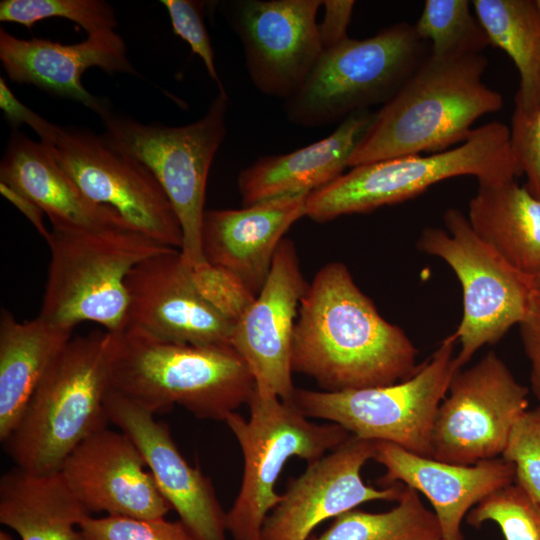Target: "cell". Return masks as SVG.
I'll return each mask as SVG.
<instances>
[{
	"mask_svg": "<svg viewBox=\"0 0 540 540\" xmlns=\"http://www.w3.org/2000/svg\"><path fill=\"white\" fill-rule=\"evenodd\" d=\"M528 393L493 351L459 371L437 411L431 458L473 465L502 455L514 424L528 409Z\"/></svg>",
	"mask_w": 540,
	"mask_h": 540,
	"instance_id": "7c38bea8",
	"label": "cell"
},
{
	"mask_svg": "<svg viewBox=\"0 0 540 540\" xmlns=\"http://www.w3.org/2000/svg\"><path fill=\"white\" fill-rule=\"evenodd\" d=\"M46 242L50 262L38 316L70 329L91 321L112 333L127 326L130 271L171 248L135 230L119 228L52 229Z\"/></svg>",
	"mask_w": 540,
	"mask_h": 540,
	"instance_id": "8992f818",
	"label": "cell"
},
{
	"mask_svg": "<svg viewBox=\"0 0 540 540\" xmlns=\"http://www.w3.org/2000/svg\"><path fill=\"white\" fill-rule=\"evenodd\" d=\"M509 131L519 174L526 176L524 187L540 199V108L528 115L513 112Z\"/></svg>",
	"mask_w": 540,
	"mask_h": 540,
	"instance_id": "8d00e7d4",
	"label": "cell"
},
{
	"mask_svg": "<svg viewBox=\"0 0 540 540\" xmlns=\"http://www.w3.org/2000/svg\"><path fill=\"white\" fill-rule=\"evenodd\" d=\"M501 457L514 465V484L540 503V405L516 421Z\"/></svg>",
	"mask_w": 540,
	"mask_h": 540,
	"instance_id": "d6a6232c",
	"label": "cell"
},
{
	"mask_svg": "<svg viewBox=\"0 0 540 540\" xmlns=\"http://www.w3.org/2000/svg\"><path fill=\"white\" fill-rule=\"evenodd\" d=\"M474 13L492 45L502 49L519 73L514 112L540 108V14L535 0H473Z\"/></svg>",
	"mask_w": 540,
	"mask_h": 540,
	"instance_id": "83f0119b",
	"label": "cell"
},
{
	"mask_svg": "<svg viewBox=\"0 0 540 540\" xmlns=\"http://www.w3.org/2000/svg\"><path fill=\"white\" fill-rule=\"evenodd\" d=\"M105 409L109 423L135 444L160 493L195 540H227V512L210 478L185 460L168 426L111 388Z\"/></svg>",
	"mask_w": 540,
	"mask_h": 540,
	"instance_id": "ac0fdd59",
	"label": "cell"
},
{
	"mask_svg": "<svg viewBox=\"0 0 540 540\" xmlns=\"http://www.w3.org/2000/svg\"><path fill=\"white\" fill-rule=\"evenodd\" d=\"M190 270L201 295L233 325L257 296L235 274L207 261L190 267Z\"/></svg>",
	"mask_w": 540,
	"mask_h": 540,
	"instance_id": "e575fe53",
	"label": "cell"
},
{
	"mask_svg": "<svg viewBox=\"0 0 540 540\" xmlns=\"http://www.w3.org/2000/svg\"><path fill=\"white\" fill-rule=\"evenodd\" d=\"M487 521L499 527L505 540H540V503L514 483L494 492L467 514L473 527Z\"/></svg>",
	"mask_w": 540,
	"mask_h": 540,
	"instance_id": "1f68e13d",
	"label": "cell"
},
{
	"mask_svg": "<svg viewBox=\"0 0 540 540\" xmlns=\"http://www.w3.org/2000/svg\"><path fill=\"white\" fill-rule=\"evenodd\" d=\"M475 234L522 274L540 273V199L515 179L479 183L468 205Z\"/></svg>",
	"mask_w": 540,
	"mask_h": 540,
	"instance_id": "484cf974",
	"label": "cell"
},
{
	"mask_svg": "<svg viewBox=\"0 0 540 540\" xmlns=\"http://www.w3.org/2000/svg\"><path fill=\"white\" fill-rule=\"evenodd\" d=\"M228 101L226 92H218L199 120L182 126L141 123L111 111L101 118L102 140L143 163L167 195L182 228L180 252L189 267L206 261L201 246L206 184L226 135Z\"/></svg>",
	"mask_w": 540,
	"mask_h": 540,
	"instance_id": "9c48e42d",
	"label": "cell"
},
{
	"mask_svg": "<svg viewBox=\"0 0 540 540\" xmlns=\"http://www.w3.org/2000/svg\"><path fill=\"white\" fill-rule=\"evenodd\" d=\"M308 195H287L241 209L205 210L201 228L205 260L232 272L258 295L285 233L305 216Z\"/></svg>",
	"mask_w": 540,
	"mask_h": 540,
	"instance_id": "7402d4cb",
	"label": "cell"
},
{
	"mask_svg": "<svg viewBox=\"0 0 540 540\" xmlns=\"http://www.w3.org/2000/svg\"><path fill=\"white\" fill-rule=\"evenodd\" d=\"M0 108L12 127L25 124L37 133L46 147L51 148L55 144L62 126L49 122L24 105L11 91L4 77H0Z\"/></svg>",
	"mask_w": 540,
	"mask_h": 540,
	"instance_id": "f35d334b",
	"label": "cell"
},
{
	"mask_svg": "<svg viewBox=\"0 0 540 540\" xmlns=\"http://www.w3.org/2000/svg\"><path fill=\"white\" fill-rule=\"evenodd\" d=\"M82 540H195L180 521L125 516H87L80 524Z\"/></svg>",
	"mask_w": 540,
	"mask_h": 540,
	"instance_id": "836d02e7",
	"label": "cell"
},
{
	"mask_svg": "<svg viewBox=\"0 0 540 540\" xmlns=\"http://www.w3.org/2000/svg\"><path fill=\"white\" fill-rule=\"evenodd\" d=\"M373 460L385 468L384 486L401 482L431 503L442 540H463L466 514L494 492L514 483L515 468L502 457L461 465L412 453L398 445L375 441Z\"/></svg>",
	"mask_w": 540,
	"mask_h": 540,
	"instance_id": "44dd1931",
	"label": "cell"
},
{
	"mask_svg": "<svg viewBox=\"0 0 540 540\" xmlns=\"http://www.w3.org/2000/svg\"><path fill=\"white\" fill-rule=\"evenodd\" d=\"M0 181L39 205L53 230L131 229L114 209L89 199L44 144L17 130L11 133L1 159Z\"/></svg>",
	"mask_w": 540,
	"mask_h": 540,
	"instance_id": "603a6c76",
	"label": "cell"
},
{
	"mask_svg": "<svg viewBox=\"0 0 540 540\" xmlns=\"http://www.w3.org/2000/svg\"><path fill=\"white\" fill-rule=\"evenodd\" d=\"M48 149L89 199L114 209L131 229L181 250L183 232L175 210L143 163L83 128L61 127Z\"/></svg>",
	"mask_w": 540,
	"mask_h": 540,
	"instance_id": "4fadbf2b",
	"label": "cell"
},
{
	"mask_svg": "<svg viewBox=\"0 0 540 540\" xmlns=\"http://www.w3.org/2000/svg\"><path fill=\"white\" fill-rule=\"evenodd\" d=\"M524 352L530 362V383L540 401V273L531 277L528 311L519 325Z\"/></svg>",
	"mask_w": 540,
	"mask_h": 540,
	"instance_id": "74e56055",
	"label": "cell"
},
{
	"mask_svg": "<svg viewBox=\"0 0 540 540\" xmlns=\"http://www.w3.org/2000/svg\"><path fill=\"white\" fill-rule=\"evenodd\" d=\"M308 285L294 243L284 238L262 289L233 326L231 347L248 365L256 389L282 400H291L296 389L291 345L299 304Z\"/></svg>",
	"mask_w": 540,
	"mask_h": 540,
	"instance_id": "e0dca14e",
	"label": "cell"
},
{
	"mask_svg": "<svg viewBox=\"0 0 540 540\" xmlns=\"http://www.w3.org/2000/svg\"><path fill=\"white\" fill-rule=\"evenodd\" d=\"M418 350L388 322L338 261L323 266L298 308L291 345L293 372L323 391L391 385L419 368Z\"/></svg>",
	"mask_w": 540,
	"mask_h": 540,
	"instance_id": "6da1fadb",
	"label": "cell"
},
{
	"mask_svg": "<svg viewBox=\"0 0 540 540\" xmlns=\"http://www.w3.org/2000/svg\"><path fill=\"white\" fill-rule=\"evenodd\" d=\"M0 61L11 81L79 102L101 118L110 109L84 87L83 73L99 67L108 73L137 74L123 39L112 29L89 34L78 43L63 44L35 37L17 38L1 28Z\"/></svg>",
	"mask_w": 540,
	"mask_h": 540,
	"instance_id": "ffe728a7",
	"label": "cell"
},
{
	"mask_svg": "<svg viewBox=\"0 0 540 540\" xmlns=\"http://www.w3.org/2000/svg\"><path fill=\"white\" fill-rule=\"evenodd\" d=\"M453 333L408 379L386 386L340 392L296 388L294 404L308 418L340 425L352 436L384 441L431 457L437 411L460 371Z\"/></svg>",
	"mask_w": 540,
	"mask_h": 540,
	"instance_id": "30bf717a",
	"label": "cell"
},
{
	"mask_svg": "<svg viewBox=\"0 0 540 540\" xmlns=\"http://www.w3.org/2000/svg\"><path fill=\"white\" fill-rule=\"evenodd\" d=\"M111 389L154 415L179 405L199 419L225 421L256 385L230 345L166 342L127 326L112 333Z\"/></svg>",
	"mask_w": 540,
	"mask_h": 540,
	"instance_id": "3957f363",
	"label": "cell"
},
{
	"mask_svg": "<svg viewBox=\"0 0 540 540\" xmlns=\"http://www.w3.org/2000/svg\"><path fill=\"white\" fill-rule=\"evenodd\" d=\"M0 193L11 204H13L32 223L39 234L47 241L50 237L49 231L44 223V211L31 198L15 189L14 187L0 181Z\"/></svg>",
	"mask_w": 540,
	"mask_h": 540,
	"instance_id": "60d3db41",
	"label": "cell"
},
{
	"mask_svg": "<svg viewBox=\"0 0 540 540\" xmlns=\"http://www.w3.org/2000/svg\"><path fill=\"white\" fill-rule=\"evenodd\" d=\"M111 359L108 331L68 341L1 442L16 467L39 474L58 472L84 439L107 427Z\"/></svg>",
	"mask_w": 540,
	"mask_h": 540,
	"instance_id": "277c9868",
	"label": "cell"
},
{
	"mask_svg": "<svg viewBox=\"0 0 540 540\" xmlns=\"http://www.w3.org/2000/svg\"><path fill=\"white\" fill-rule=\"evenodd\" d=\"M324 15L318 22L319 35L323 50L332 48L348 39L347 29L350 24L355 1L325 0Z\"/></svg>",
	"mask_w": 540,
	"mask_h": 540,
	"instance_id": "ab89813d",
	"label": "cell"
},
{
	"mask_svg": "<svg viewBox=\"0 0 540 540\" xmlns=\"http://www.w3.org/2000/svg\"><path fill=\"white\" fill-rule=\"evenodd\" d=\"M443 221L446 230L421 231L417 248L444 261L460 282L463 310L453 335L460 343L456 363L461 369L480 348L497 343L524 321L531 277L482 241L460 210H446Z\"/></svg>",
	"mask_w": 540,
	"mask_h": 540,
	"instance_id": "8fae6325",
	"label": "cell"
},
{
	"mask_svg": "<svg viewBox=\"0 0 540 540\" xmlns=\"http://www.w3.org/2000/svg\"><path fill=\"white\" fill-rule=\"evenodd\" d=\"M167 9L173 32L186 41L198 55L219 92H226L215 66L214 51L204 21L205 2L197 0H161Z\"/></svg>",
	"mask_w": 540,
	"mask_h": 540,
	"instance_id": "d590c367",
	"label": "cell"
},
{
	"mask_svg": "<svg viewBox=\"0 0 540 540\" xmlns=\"http://www.w3.org/2000/svg\"><path fill=\"white\" fill-rule=\"evenodd\" d=\"M126 287L127 326L166 342L231 346L234 325L198 291L179 249L140 262Z\"/></svg>",
	"mask_w": 540,
	"mask_h": 540,
	"instance_id": "2e32d148",
	"label": "cell"
},
{
	"mask_svg": "<svg viewBox=\"0 0 540 540\" xmlns=\"http://www.w3.org/2000/svg\"><path fill=\"white\" fill-rule=\"evenodd\" d=\"M483 55L426 60L382 108L354 150L349 167L438 153L465 142L473 124L503 106L483 81Z\"/></svg>",
	"mask_w": 540,
	"mask_h": 540,
	"instance_id": "7a4b0ae2",
	"label": "cell"
},
{
	"mask_svg": "<svg viewBox=\"0 0 540 540\" xmlns=\"http://www.w3.org/2000/svg\"><path fill=\"white\" fill-rule=\"evenodd\" d=\"M309 540H442V533L434 512L416 490L404 485L394 508L381 513L350 510Z\"/></svg>",
	"mask_w": 540,
	"mask_h": 540,
	"instance_id": "f1b7e54d",
	"label": "cell"
},
{
	"mask_svg": "<svg viewBox=\"0 0 540 540\" xmlns=\"http://www.w3.org/2000/svg\"><path fill=\"white\" fill-rule=\"evenodd\" d=\"M375 113L356 112L327 137L295 151L268 155L242 169L237 178L243 206L326 186L344 173Z\"/></svg>",
	"mask_w": 540,
	"mask_h": 540,
	"instance_id": "cb8c5ba5",
	"label": "cell"
},
{
	"mask_svg": "<svg viewBox=\"0 0 540 540\" xmlns=\"http://www.w3.org/2000/svg\"><path fill=\"white\" fill-rule=\"evenodd\" d=\"M60 472L89 513L159 519L171 510L139 450L120 430L105 427L92 433Z\"/></svg>",
	"mask_w": 540,
	"mask_h": 540,
	"instance_id": "d6986e66",
	"label": "cell"
},
{
	"mask_svg": "<svg viewBox=\"0 0 540 540\" xmlns=\"http://www.w3.org/2000/svg\"><path fill=\"white\" fill-rule=\"evenodd\" d=\"M375 441L350 436L305 471L291 478L281 500L269 513L261 540H309L323 521L375 500L398 501L404 485L375 488L364 483L361 470L373 459Z\"/></svg>",
	"mask_w": 540,
	"mask_h": 540,
	"instance_id": "9a60e30c",
	"label": "cell"
},
{
	"mask_svg": "<svg viewBox=\"0 0 540 540\" xmlns=\"http://www.w3.org/2000/svg\"><path fill=\"white\" fill-rule=\"evenodd\" d=\"M535 4H536L537 9H538L539 14H540V0H535Z\"/></svg>",
	"mask_w": 540,
	"mask_h": 540,
	"instance_id": "7bdbcfd3",
	"label": "cell"
},
{
	"mask_svg": "<svg viewBox=\"0 0 540 540\" xmlns=\"http://www.w3.org/2000/svg\"><path fill=\"white\" fill-rule=\"evenodd\" d=\"M60 17L75 22L87 35L117 26L113 7L103 0H2L0 21L28 29L38 21Z\"/></svg>",
	"mask_w": 540,
	"mask_h": 540,
	"instance_id": "4dcf8cb0",
	"label": "cell"
},
{
	"mask_svg": "<svg viewBox=\"0 0 540 540\" xmlns=\"http://www.w3.org/2000/svg\"><path fill=\"white\" fill-rule=\"evenodd\" d=\"M89 515L60 471L15 466L0 478V522L21 540H82L80 524Z\"/></svg>",
	"mask_w": 540,
	"mask_h": 540,
	"instance_id": "d4e9b609",
	"label": "cell"
},
{
	"mask_svg": "<svg viewBox=\"0 0 540 540\" xmlns=\"http://www.w3.org/2000/svg\"><path fill=\"white\" fill-rule=\"evenodd\" d=\"M73 329L41 317L19 322L0 316V441L16 426L42 376L72 338Z\"/></svg>",
	"mask_w": 540,
	"mask_h": 540,
	"instance_id": "4316f807",
	"label": "cell"
},
{
	"mask_svg": "<svg viewBox=\"0 0 540 540\" xmlns=\"http://www.w3.org/2000/svg\"><path fill=\"white\" fill-rule=\"evenodd\" d=\"M322 0H232L222 12L241 41L253 85L283 100L294 95L320 58Z\"/></svg>",
	"mask_w": 540,
	"mask_h": 540,
	"instance_id": "5bb4252c",
	"label": "cell"
},
{
	"mask_svg": "<svg viewBox=\"0 0 540 540\" xmlns=\"http://www.w3.org/2000/svg\"><path fill=\"white\" fill-rule=\"evenodd\" d=\"M428 44L414 25L399 22L323 50L302 86L284 100L287 120L322 127L386 104L429 56Z\"/></svg>",
	"mask_w": 540,
	"mask_h": 540,
	"instance_id": "52a82bcc",
	"label": "cell"
},
{
	"mask_svg": "<svg viewBox=\"0 0 540 540\" xmlns=\"http://www.w3.org/2000/svg\"><path fill=\"white\" fill-rule=\"evenodd\" d=\"M468 0H426L414 25L417 35L430 43V55L459 58L483 54L490 39L471 12Z\"/></svg>",
	"mask_w": 540,
	"mask_h": 540,
	"instance_id": "f546056e",
	"label": "cell"
},
{
	"mask_svg": "<svg viewBox=\"0 0 540 540\" xmlns=\"http://www.w3.org/2000/svg\"><path fill=\"white\" fill-rule=\"evenodd\" d=\"M474 176L479 183L514 180L520 175L510 146L509 126L492 121L469 138L431 155H409L362 164L310 193L304 215L323 223L367 213L416 197L441 181Z\"/></svg>",
	"mask_w": 540,
	"mask_h": 540,
	"instance_id": "5b68a950",
	"label": "cell"
},
{
	"mask_svg": "<svg viewBox=\"0 0 540 540\" xmlns=\"http://www.w3.org/2000/svg\"><path fill=\"white\" fill-rule=\"evenodd\" d=\"M247 405V419L233 412L224 421L243 456L240 489L226 513L233 540H261L266 518L281 500L275 485L290 458L314 462L351 436L340 425L311 422L292 400L256 388Z\"/></svg>",
	"mask_w": 540,
	"mask_h": 540,
	"instance_id": "ba28073f",
	"label": "cell"
},
{
	"mask_svg": "<svg viewBox=\"0 0 540 540\" xmlns=\"http://www.w3.org/2000/svg\"><path fill=\"white\" fill-rule=\"evenodd\" d=\"M0 540H14L11 534H9L7 531H0Z\"/></svg>",
	"mask_w": 540,
	"mask_h": 540,
	"instance_id": "b9f144b4",
	"label": "cell"
}]
</instances>
